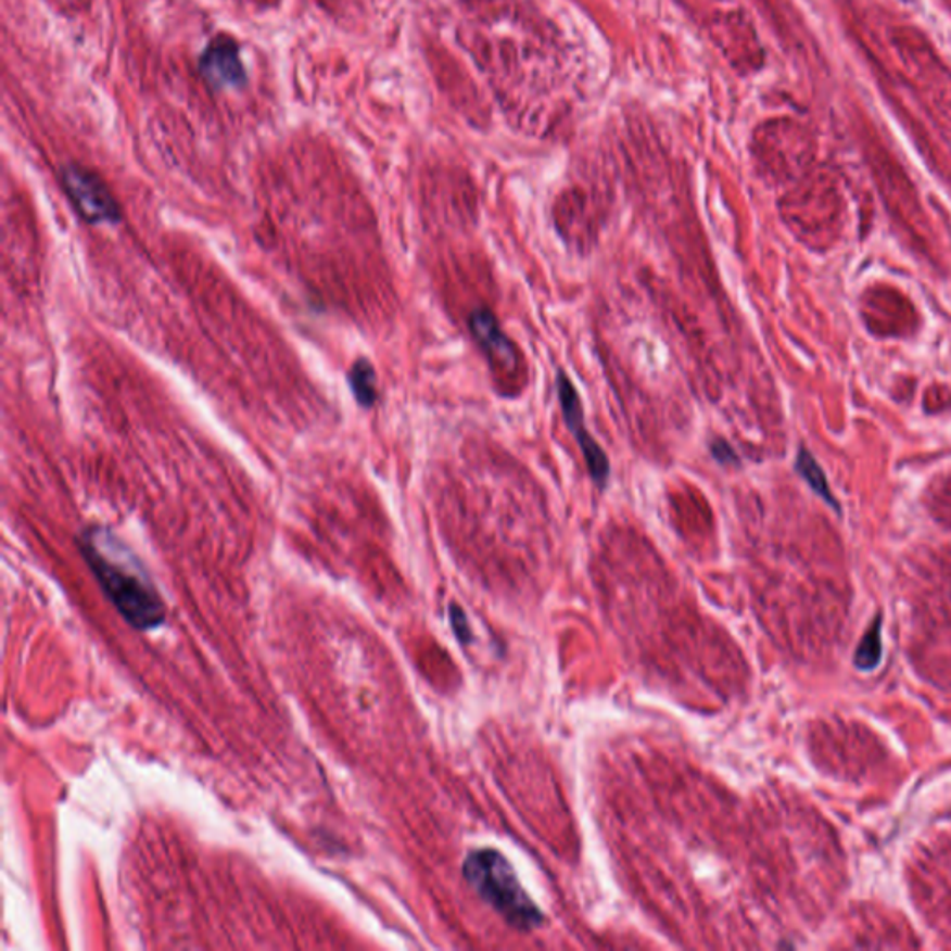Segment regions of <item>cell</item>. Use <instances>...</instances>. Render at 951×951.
<instances>
[{
    "instance_id": "cell-1",
    "label": "cell",
    "mask_w": 951,
    "mask_h": 951,
    "mask_svg": "<svg viewBox=\"0 0 951 951\" xmlns=\"http://www.w3.org/2000/svg\"><path fill=\"white\" fill-rule=\"evenodd\" d=\"M86 563L96 574L104 595L127 623L138 631L156 629L166 619V608L148 571L129 547L106 528H90L78 540Z\"/></svg>"
},
{
    "instance_id": "cell-2",
    "label": "cell",
    "mask_w": 951,
    "mask_h": 951,
    "mask_svg": "<svg viewBox=\"0 0 951 951\" xmlns=\"http://www.w3.org/2000/svg\"><path fill=\"white\" fill-rule=\"evenodd\" d=\"M464 877L469 887L515 929L532 931L543 924V913L522 888L511 862L500 851H470L464 862Z\"/></svg>"
},
{
    "instance_id": "cell-3",
    "label": "cell",
    "mask_w": 951,
    "mask_h": 951,
    "mask_svg": "<svg viewBox=\"0 0 951 951\" xmlns=\"http://www.w3.org/2000/svg\"><path fill=\"white\" fill-rule=\"evenodd\" d=\"M556 391H558L561 415H563L567 428L572 433V439L576 441L580 452L584 456L589 478L597 485L598 491H606L611 474L610 459L606 456L605 448L595 441L589 430L585 428L584 405L580 400L579 389L574 386L571 378L563 370H558V376H556Z\"/></svg>"
},
{
    "instance_id": "cell-4",
    "label": "cell",
    "mask_w": 951,
    "mask_h": 951,
    "mask_svg": "<svg viewBox=\"0 0 951 951\" xmlns=\"http://www.w3.org/2000/svg\"><path fill=\"white\" fill-rule=\"evenodd\" d=\"M60 177L75 211L86 221L93 226H114L122 219V208L117 205L116 198L104 185V180L91 169L69 164L62 167Z\"/></svg>"
},
{
    "instance_id": "cell-5",
    "label": "cell",
    "mask_w": 951,
    "mask_h": 951,
    "mask_svg": "<svg viewBox=\"0 0 951 951\" xmlns=\"http://www.w3.org/2000/svg\"><path fill=\"white\" fill-rule=\"evenodd\" d=\"M200 72L214 90L240 88L248 80L237 41L227 36H218L206 46L201 54Z\"/></svg>"
},
{
    "instance_id": "cell-6",
    "label": "cell",
    "mask_w": 951,
    "mask_h": 951,
    "mask_svg": "<svg viewBox=\"0 0 951 951\" xmlns=\"http://www.w3.org/2000/svg\"><path fill=\"white\" fill-rule=\"evenodd\" d=\"M469 329L476 344L482 347L483 355L491 365H500L506 370L517 367V347L502 329L500 321L493 310L480 307L469 316Z\"/></svg>"
},
{
    "instance_id": "cell-7",
    "label": "cell",
    "mask_w": 951,
    "mask_h": 951,
    "mask_svg": "<svg viewBox=\"0 0 951 951\" xmlns=\"http://www.w3.org/2000/svg\"><path fill=\"white\" fill-rule=\"evenodd\" d=\"M347 383L360 407L370 409L378 402V376L368 359H357L347 373Z\"/></svg>"
},
{
    "instance_id": "cell-8",
    "label": "cell",
    "mask_w": 951,
    "mask_h": 951,
    "mask_svg": "<svg viewBox=\"0 0 951 951\" xmlns=\"http://www.w3.org/2000/svg\"><path fill=\"white\" fill-rule=\"evenodd\" d=\"M796 470L797 474L801 476L804 482L809 483V487L817 496H822L823 500L827 502L829 506H835L838 509V504H836L835 495H833V491L829 489L825 472H823L820 464H817L814 456L804 446H801L799 452H797Z\"/></svg>"
},
{
    "instance_id": "cell-9",
    "label": "cell",
    "mask_w": 951,
    "mask_h": 951,
    "mask_svg": "<svg viewBox=\"0 0 951 951\" xmlns=\"http://www.w3.org/2000/svg\"><path fill=\"white\" fill-rule=\"evenodd\" d=\"M879 624L875 623L864 637L861 647L857 650V665L862 669H872L879 662L880 634Z\"/></svg>"
},
{
    "instance_id": "cell-10",
    "label": "cell",
    "mask_w": 951,
    "mask_h": 951,
    "mask_svg": "<svg viewBox=\"0 0 951 951\" xmlns=\"http://www.w3.org/2000/svg\"><path fill=\"white\" fill-rule=\"evenodd\" d=\"M710 454H712L715 464L721 467H739V457L731 444L726 443L725 439H715L710 443Z\"/></svg>"
}]
</instances>
